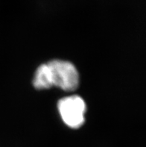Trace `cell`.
<instances>
[{
	"mask_svg": "<svg viewBox=\"0 0 146 147\" xmlns=\"http://www.w3.org/2000/svg\"><path fill=\"white\" fill-rule=\"evenodd\" d=\"M33 84L37 90L48 89L55 86L65 91H73L79 84V75L70 62L53 60L37 68Z\"/></svg>",
	"mask_w": 146,
	"mask_h": 147,
	"instance_id": "1",
	"label": "cell"
},
{
	"mask_svg": "<svg viewBox=\"0 0 146 147\" xmlns=\"http://www.w3.org/2000/svg\"><path fill=\"white\" fill-rule=\"evenodd\" d=\"M57 108L66 125L72 129H78L84 123L87 106L81 97L71 96L59 100Z\"/></svg>",
	"mask_w": 146,
	"mask_h": 147,
	"instance_id": "2",
	"label": "cell"
}]
</instances>
